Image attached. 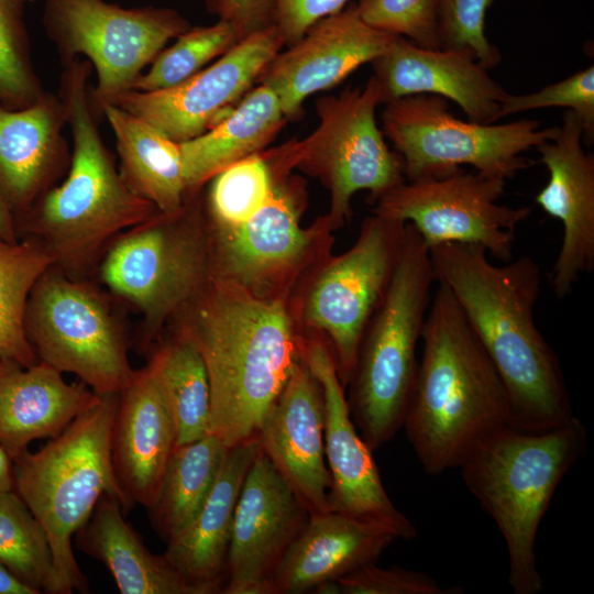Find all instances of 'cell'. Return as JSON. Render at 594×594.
Listing matches in <instances>:
<instances>
[{
  "mask_svg": "<svg viewBox=\"0 0 594 594\" xmlns=\"http://www.w3.org/2000/svg\"><path fill=\"white\" fill-rule=\"evenodd\" d=\"M493 0H438L441 48L466 52L486 69L502 56L485 35V16Z\"/></svg>",
  "mask_w": 594,
  "mask_h": 594,
  "instance_id": "cell-40",
  "label": "cell"
},
{
  "mask_svg": "<svg viewBox=\"0 0 594 594\" xmlns=\"http://www.w3.org/2000/svg\"><path fill=\"white\" fill-rule=\"evenodd\" d=\"M382 131L399 154L406 180L441 175L462 165L508 179L529 166L521 154L554 138L558 127L536 120L483 124L455 118L447 100L413 95L385 103Z\"/></svg>",
  "mask_w": 594,
  "mask_h": 594,
  "instance_id": "cell-12",
  "label": "cell"
},
{
  "mask_svg": "<svg viewBox=\"0 0 594 594\" xmlns=\"http://www.w3.org/2000/svg\"><path fill=\"white\" fill-rule=\"evenodd\" d=\"M241 41L235 28L223 20L208 26L189 28L163 50L152 67L134 82V90L155 91L188 79L215 57H220Z\"/></svg>",
  "mask_w": 594,
  "mask_h": 594,
  "instance_id": "cell-36",
  "label": "cell"
},
{
  "mask_svg": "<svg viewBox=\"0 0 594 594\" xmlns=\"http://www.w3.org/2000/svg\"><path fill=\"white\" fill-rule=\"evenodd\" d=\"M309 513L260 450L233 519L224 594H273V578Z\"/></svg>",
  "mask_w": 594,
  "mask_h": 594,
  "instance_id": "cell-18",
  "label": "cell"
},
{
  "mask_svg": "<svg viewBox=\"0 0 594 594\" xmlns=\"http://www.w3.org/2000/svg\"><path fill=\"white\" fill-rule=\"evenodd\" d=\"M371 64L382 103L435 95L455 102L468 120L491 124L498 120L501 103L508 95L466 52L425 48L402 36Z\"/></svg>",
  "mask_w": 594,
  "mask_h": 594,
  "instance_id": "cell-22",
  "label": "cell"
},
{
  "mask_svg": "<svg viewBox=\"0 0 594 594\" xmlns=\"http://www.w3.org/2000/svg\"><path fill=\"white\" fill-rule=\"evenodd\" d=\"M273 175L272 194L246 221L229 227L205 221L210 279L254 298L287 304L305 277L333 248V228L321 216L304 228L306 182L263 151ZM205 216V215H204Z\"/></svg>",
  "mask_w": 594,
  "mask_h": 594,
  "instance_id": "cell-8",
  "label": "cell"
},
{
  "mask_svg": "<svg viewBox=\"0 0 594 594\" xmlns=\"http://www.w3.org/2000/svg\"><path fill=\"white\" fill-rule=\"evenodd\" d=\"M397 536L336 512L310 517L273 578V594H300L375 563ZM312 591V592H314Z\"/></svg>",
  "mask_w": 594,
  "mask_h": 594,
  "instance_id": "cell-26",
  "label": "cell"
},
{
  "mask_svg": "<svg viewBox=\"0 0 594 594\" xmlns=\"http://www.w3.org/2000/svg\"><path fill=\"white\" fill-rule=\"evenodd\" d=\"M396 36L367 25L351 3L319 20L300 40L279 51L256 84L274 91L286 120H297L309 96L339 85L356 68L372 63Z\"/></svg>",
  "mask_w": 594,
  "mask_h": 594,
  "instance_id": "cell-19",
  "label": "cell"
},
{
  "mask_svg": "<svg viewBox=\"0 0 594 594\" xmlns=\"http://www.w3.org/2000/svg\"><path fill=\"white\" fill-rule=\"evenodd\" d=\"M342 594H461L460 586H441L432 576L393 565L367 564L336 581Z\"/></svg>",
  "mask_w": 594,
  "mask_h": 594,
  "instance_id": "cell-41",
  "label": "cell"
},
{
  "mask_svg": "<svg viewBox=\"0 0 594 594\" xmlns=\"http://www.w3.org/2000/svg\"><path fill=\"white\" fill-rule=\"evenodd\" d=\"M0 594H38L0 564Z\"/></svg>",
  "mask_w": 594,
  "mask_h": 594,
  "instance_id": "cell-44",
  "label": "cell"
},
{
  "mask_svg": "<svg viewBox=\"0 0 594 594\" xmlns=\"http://www.w3.org/2000/svg\"><path fill=\"white\" fill-rule=\"evenodd\" d=\"M0 238L10 242H14L18 240L16 224H15L14 217L1 198H0Z\"/></svg>",
  "mask_w": 594,
  "mask_h": 594,
  "instance_id": "cell-46",
  "label": "cell"
},
{
  "mask_svg": "<svg viewBox=\"0 0 594 594\" xmlns=\"http://www.w3.org/2000/svg\"><path fill=\"white\" fill-rule=\"evenodd\" d=\"M43 23L63 63L84 56L96 69L90 95L96 116L131 90L166 43L190 28L177 11L124 9L105 0H44Z\"/></svg>",
  "mask_w": 594,
  "mask_h": 594,
  "instance_id": "cell-14",
  "label": "cell"
},
{
  "mask_svg": "<svg viewBox=\"0 0 594 594\" xmlns=\"http://www.w3.org/2000/svg\"><path fill=\"white\" fill-rule=\"evenodd\" d=\"M100 282L143 317L147 351L210 279L201 191L173 215L156 212L114 238L102 253Z\"/></svg>",
  "mask_w": 594,
  "mask_h": 594,
  "instance_id": "cell-9",
  "label": "cell"
},
{
  "mask_svg": "<svg viewBox=\"0 0 594 594\" xmlns=\"http://www.w3.org/2000/svg\"><path fill=\"white\" fill-rule=\"evenodd\" d=\"M176 447L173 420L147 366L119 393L111 430V457L129 505L154 503Z\"/></svg>",
  "mask_w": 594,
  "mask_h": 594,
  "instance_id": "cell-24",
  "label": "cell"
},
{
  "mask_svg": "<svg viewBox=\"0 0 594 594\" xmlns=\"http://www.w3.org/2000/svg\"><path fill=\"white\" fill-rule=\"evenodd\" d=\"M360 18L373 29L425 48H441L438 0H358Z\"/></svg>",
  "mask_w": 594,
  "mask_h": 594,
  "instance_id": "cell-38",
  "label": "cell"
},
{
  "mask_svg": "<svg viewBox=\"0 0 594 594\" xmlns=\"http://www.w3.org/2000/svg\"><path fill=\"white\" fill-rule=\"evenodd\" d=\"M170 322L205 362L210 432L227 448L256 438L301 356V336L287 304L209 279Z\"/></svg>",
  "mask_w": 594,
  "mask_h": 594,
  "instance_id": "cell-2",
  "label": "cell"
},
{
  "mask_svg": "<svg viewBox=\"0 0 594 594\" xmlns=\"http://www.w3.org/2000/svg\"><path fill=\"white\" fill-rule=\"evenodd\" d=\"M124 516L120 501L103 495L74 536L78 549L108 569L122 594H194L164 554L147 549Z\"/></svg>",
  "mask_w": 594,
  "mask_h": 594,
  "instance_id": "cell-28",
  "label": "cell"
},
{
  "mask_svg": "<svg viewBox=\"0 0 594 594\" xmlns=\"http://www.w3.org/2000/svg\"><path fill=\"white\" fill-rule=\"evenodd\" d=\"M98 398L45 362L23 366L0 359V444L13 461L34 440L58 436Z\"/></svg>",
  "mask_w": 594,
  "mask_h": 594,
  "instance_id": "cell-27",
  "label": "cell"
},
{
  "mask_svg": "<svg viewBox=\"0 0 594 594\" xmlns=\"http://www.w3.org/2000/svg\"><path fill=\"white\" fill-rule=\"evenodd\" d=\"M549 172L536 202L562 223V243L550 274L558 298L572 293L581 274L594 270V155L583 147V124L564 112L554 138L537 147Z\"/></svg>",
  "mask_w": 594,
  "mask_h": 594,
  "instance_id": "cell-20",
  "label": "cell"
},
{
  "mask_svg": "<svg viewBox=\"0 0 594 594\" xmlns=\"http://www.w3.org/2000/svg\"><path fill=\"white\" fill-rule=\"evenodd\" d=\"M24 9L25 0H0V103L11 110L45 92L33 67Z\"/></svg>",
  "mask_w": 594,
  "mask_h": 594,
  "instance_id": "cell-37",
  "label": "cell"
},
{
  "mask_svg": "<svg viewBox=\"0 0 594 594\" xmlns=\"http://www.w3.org/2000/svg\"><path fill=\"white\" fill-rule=\"evenodd\" d=\"M261 448L256 438L227 448L216 482L196 516L164 553L194 594L222 593L238 498Z\"/></svg>",
  "mask_w": 594,
  "mask_h": 594,
  "instance_id": "cell-25",
  "label": "cell"
},
{
  "mask_svg": "<svg viewBox=\"0 0 594 594\" xmlns=\"http://www.w3.org/2000/svg\"><path fill=\"white\" fill-rule=\"evenodd\" d=\"M102 114L114 133L119 173L129 189L162 213L182 210L188 195L179 143L114 105H107Z\"/></svg>",
  "mask_w": 594,
  "mask_h": 594,
  "instance_id": "cell-30",
  "label": "cell"
},
{
  "mask_svg": "<svg viewBox=\"0 0 594 594\" xmlns=\"http://www.w3.org/2000/svg\"><path fill=\"white\" fill-rule=\"evenodd\" d=\"M505 185V178L461 167L403 182L375 200L373 213L410 223L428 249L472 244L505 263L513 257L517 226L531 211L498 204Z\"/></svg>",
  "mask_w": 594,
  "mask_h": 594,
  "instance_id": "cell-15",
  "label": "cell"
},
{
  "mask_svg": "<svg viewBox=\"0 0 594 594\" xmlns=\"http://www.w3.org/2000/svg\"><path fill=\"white\" fill-rule=\"evenodd\" d=\"M349 0H274V25L289 46L319 20L342 10Z\"/></svg>",
  "mask_w": 594,
  "mask_h": 594,
  "instance_id": "cell-42",
  "label": "cell"
},
{
  "mask_svg": "<svg viewBox=\"0 0 594 594\" xmlns=\"http://www.w3.org/2000/svg\"><path fill=\"white\" fill-rule=\"evenodd\" d=\"M301 356L323 393L330 510L383 526L398 539H415V526L388 497L373 451L352 420L329 345L320 337L301 336Z\"/></svg>",
  "mask_w": 594,
  "mask_h": 594,
  "instance_id": "cell-17",
  "label": "cell"
},
{
  "mask_svg": "<svg viewBox=\"0 0 594 594\" xmlns=\"http://www.w3.org/2000/svg\"><path fill=\"white\" fill-rule=\"evenodd\" d=\"M119 394L99 395L58 436L36 452L13 460L14 491L43 526L52 550L56 594L89 592L73 551V539L103 495L132 508L112 464L111 430Z\"/></svg>",
  "mask_w": 594,
  "mask_h": 594,
  "instance_id": "cell-6",
  "label": "cell"
},
{
  "mask_svg": "<svg viewBox=\"0 0 594 594\" xmlns=\"http://www.w3.org/2000/svg\"><path fill=\"white\" fill-rule=\"evenodd\" d=\"M382 103L372 76L364 88H348L317 100L318 127L304 139L275 147L292 170L316 177L330 195L326 213L333 230L352 216L351 201L361 190L371 202L406 180L399 154L388 147L375 119Z\"/></svg>",
  "mask_w": 594,
  "mask_h": 594,
  "instance_id": "cell-11",
  "label": "cell"
},
{
  "mask_svg": "<svg viewBox=\"0 0 594 594\" xmlns=\"http://www.w3.org/2000/svg\"><path fill=\"white\" fill-rule=\"evenodd\" d=\"M91 68L77 57L64 63L61 76L59 98L73 139L66 179L15 219L16 228L51 253L54 266L73 277L101 257L114 238L158 212L124 184L102 141L88 90Z\"/></svg>",
  "mask_w": 594,
  "mask_h": 594,
  "instance_id": "cell-4",
  "label": "cell"
},
{
  "mask_svg": "<svg viewBox=\"0 0 594 594\" xmlns=\"http://www.w3.org/2000/svg\"><path fill=\"white\" fill-rule=\"evenodd\" d=\"M173 420L176 446L210 433L211 393L205 362L196 346L173 332L146 365Z\"/></svg>",
  "mask_w": 594,
  "mask_h": 594,
  "instance_id": "cell-31",
  "label": "cell"
},
{
  "mask_svg": "<svg viewBox=\"0 0 594 594\" xmlns=\"http://www.w3.org/2000/svg\"><path fill=\"white\" fill-rule=\"evenodd\" d=\"M210 182L204 215L211 226L246 221L265 205L273 188L271 166L263 151L229 165Z\"/></svg>",
  "mask_w": 594,
  "mask_h": 594,
  "instance_id": "cell-35",
  "label": "cell"
},
{
  "mask_svg": "<svg viewBox=\"0 0 594 594\" xmlns=\"http://www.w3.org/2000/svg\"><path fill=\"white\" fill-rule=\"evenodd\" d=\"M0 564L37 593L56 594L47 535L14 490L0 493Z\"/></svg>",
  "mask_w": 594,
  "mask_h": 594,
  "instance_id": "cell-34",
  "label": "cell"
},
{
  "mask_svg": "<svg viewBox=\"0 0 594 594\" xmlns=\"http://www.w3.org/2000/svg\"><path fill=\"white\" fill-rule=\"evenodd\" d=\"M52 266L53 256L37 240L0 238V359L23 366L38 362L26 334L25 315L35 283Z\"/></svg>",
  "mask_w": 594,
  "mask_h": 594,
  "instance_id": "cell-33",
  "label": "cell"
},
{
  "mask_svg": "<svg viewBox=\"0 0 594 594\" xmlns=\"http://www.w3.org/2000/svg\"><path fill=\"white\" fill-rule=\"evenodd\" d=\"M227 447L213 433L176 446L157 496L147 508L153 529L164 539L182 530L206 502Z\"/></svg>",
  "mask_w": 594,
  "mask_h": 594,
  "instance_id": "cell-32",
  "label": "cell"
},
{
  "mask_svg": "<svg viewBox=\"0 0 594 594\" xmlns=\"http://www.w3.org/2000/svg\"><path fill=\"white\" fill-rule=\"evenodd\" d=\"M563 107L576 113L583 124V143L594 141V66L526 95H508L501 103L497 119L524 111Z\"/></svg>",
  "mask_w": 594,
  "mask_h": 594,
  "instance_id": "cell-39",
  "label": "cell"
},
{
  "mask_svg": "<svg viewBox=\"0 0 594 594\" xmlns=\"http://www.w3.org/2000/svg\"><path fill=\"white\" fill-rule=\"evenodd\" d=\"M209 11L231 23L240 38L274 25V0H206Z\"/></svg>",
  "mask_w": 594,
  "mask_h": 594,
  "instance_id": "cell-43",
  "label": "cell"
},
{
  "mask_svg": "<svg viewBox=\"0 0 594 594\" xmlns=\"http://www.w3.org/2000/svg\"><path fill=\"white\" fill-rule=\"evenodd\" d=\"M422 356L403 427L424 471L459 469L510 426L505 385L449 288L438 282L426 315Z\"/></svg>",
  "mask_w": 594,
  "mask_h": 594,
  "instance_id": "cell-3",
  "label": "cell"
},
{
  "mask_svg": "<svg viewBox=\"0 0 594 594\" xmlns=\"http://www.w3.org/2000/svg\"><path fill=\"white\" fill-rule=\"evenodd\" d=\"M586 449L587 433L576 417L540 432L508 426L459 468L465 486L504 538L514 594L542 591L536 556L538 529L561 481Z\"/></svg>",
  "mask_w": 594,
  "mask_h": 594,
  "instance_id": "cell-5",
  "label": "cell"
},
{
  "mask_svg": "<svg viewBox=\"0 0 594 594\" xmlns=\"http://www.w3.org/2000/svg\"><path fill=\"white\" fill-rule=\"evenodd\" d=\"M435 282L429 249L406 222L395 271L364 331L346 386L352 420L372 451L389 442L403 427Z\"/></svg>",
  "mask_w": 594,
  "mask_h": 594,
  "instance_id": "cell-7",
  "label": "cell"
},
{
  "mask_svg": "<svg viewBox=\"0 0 594 594\" xmlns=\"http://www.w3.org/2000/svg\"><path fill=\"white\" fill-rule=\"evenodd\" d=\"M436 279L457 300L501 376L510 404V426L547 431L575 416L554 350L538 329V263L524 255L494 264L477 245L443 243L429 249Z\"/></svg>",
  "mask_w": 594,
  "mask_h": 594,
  "instance_id": "cell-1",
  "label": "cell"
},
{
  "mask_svg": "<svg viewBox=\"0 0 594 594\" xmlns=\"http://www.w3.org/2000/svg\"><path fill=\"white\" fill-rule=\"evenodd\" d=\"M286 121L277 96L258 84L215 127L179 143L188 198L229 165L264 151Z\"/></svg>",
  "mask_w": 594,
  "mask_h": 594,
  "instance_id": "cell-29",
  "label": "cell"
},
{
  "mask_svg": "<svg viewBox=\"0 0 594 594\" xmlns=\"http://www.w3.org/2000/svg\"><path fill=\"white\" fill-rule=\"evenodd\" d=\"M59 96L44 92L31 106L0 103V198L14 220L48 191L70 162Z\"/></svg>",
  "mask_w": 594,
  "mask_h": 594,
  "instance_id": "cell-23",
  "label": "cell"
},
{
  "mask_svg": "<svg viewBox=\"0 0 594 594\" xmlns=\"http://www.w3.org/2000/svg\"><path fill=\"white\" fill-rule=\"evenodd\" d=\"M284 43L275 28L239 41L212 65L155 91L131 89L111 105L150 123L170 140L195 139L224 119L251 90Z\"/></svg>",
  "mask_w": 594,
  "mask_h": 594,
  "instance_id": "cell-16",
  "label": "cell"
},
{
  "mask_svg": "<svg viewBox=\"0 0 594 594\" xmlns=\"http://www.w3.org/2000/svg\"><path fill=\"white\" fill-rule=\"evenodd\" d=\"M25 328L38 361L75 374L98 395L119 394L134 376L107 300L55 266L31 292Z\"/></svg>",
  "mask_w": 594,
  "mask_h": 594,
  "instance_id": "cell-13",
  "label": "cell"
},
{
  "mask_svg": "<svg viewBox=\"0 0 594 594\" xmlns=\"http://www.w3.org/2000/svg\"><path fill=\"white\" fill-rule=\"evenodd\" d=\"M256 439L310 517L331 512L323 393L302 356L264 418Z\"/></svg>",
  "mask_w": 594,
  "mask_h": 594,
  "instance_id": "cell-21",
  "label": "cell"
},
{
  "mask_svg": "<svg viewBox=\"0 0 594 594\" xmlns=\"http://www.w3.org/2000/svg\"><path fill=\"white\" fill-rule=\"evenodd\" d=\"M405 228L398 220L366 217L353 245L322 260L287 302L298 332L327 342L344 388L364 331L391 283Z\"/></svg>",
  "mask_w": 594,
  "mask_h": 594,
  "instance_id": "cell-10",
  "label": "cell"
},
{
  "mask_svg": "<svg viewBox=\"0 0 594 594\" xmlns=\"http://www.w3.org/2000/svg\"><path fill=\"white\" fill-rule=\"evenodd\" d=\"M14 490L13 461L0 444V493Z\"/></svg>",
  "mask_w": 594,
  "mask_h": 594,
  "instance_id": "cell-45",
  "label": "cell"
}]
</instances>
